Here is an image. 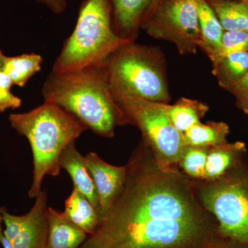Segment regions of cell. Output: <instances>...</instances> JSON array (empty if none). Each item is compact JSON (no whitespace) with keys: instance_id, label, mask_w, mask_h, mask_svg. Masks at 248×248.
Instances as JSON below:
<instances>
[{"instance_id":"6da1fadb","label":"cell","mask_w":248,"mask_h":248,"mask_svg":"<svg viewBox=\"0 0 248 248\" xmlns=\"http://www.w3.org/2000/svg\"><path fill=\"white\" fill-rule=\"evenodd\" d=\"M125 166L122 192L79 248H199L220 234L193 179L158 164L144 142Z\"/></svg>"},{"instance_id":"7a4b0ae2","label":"cell","mask_w":248,"mask_h":248,"mask_svg":"<svg viewBox=\"0 0 248 248\" xmlns=\"http://www.w3.org/2000/svg\"><path fill=\"white\" fill-rule=\"evenodd\" d=\"M45 102L62 107L97 135L112 138L125 125L123 112L111 93L105 66L78 71L52 72L42 88Z\"/></svg>"},{"instance_id":"3957f363","label":"cell","mask_w":248,"mask_h":248,"mask_svg":"<svg viewBox=\"0 0 248 248\" xmlns=\"http://www.w3.org/2000/svg\"><path fill=\"white\" fill-rule=\"evenodd\" d=\"M9 120L30 144L33 172L29 197L36 198L46 176L60 175V156L65 148L89 128L71 112L46 102L29 112L11 114Z\"/></svg>"},{"instance_id":"277c9868","label":"cell","mask_w":248,"mask_h":248,"mask_svg":"<svg viewBox=\"0 0 248 248\" xmlns=\"http://www.w3.org/2000/svg\"><path fill=\"white\" fill-rule=\"evenodd\" d=\"M110 0H85L76 28L55 60L53 73L105 66L111 55L133 42L121 37L112 24Z\"/></svg>"},{"instance_id":"5b68a950","label":"cell","mask_w":248,"mask_h":248,"mask_svg":"<svg viewBox=\"0 0 248 248\" xmlns=\"http://www.w3.org/2000/svg\"><path fill=\"white\" fill-rule=\"evenodd\" d=\"M246 155L218 179L194 180L201 204L222 236L248 246V160Z\"/></svg>"},{"instance_id":"8992f818","label":"cell","mask_w":248,"mask_h":248,"mask_svg":"<svg viewBox=\"0 0 248 248\" xmlns=\"http://www.w3.org/2000/svg\"><path fill=\"white\" fill-rule=\"evenodd\" d=\"M105 67L113 97L133 96L162 104L169 102L162 63L153 49L131 42L111 55Z\"/></svg>"},{"instance_id":"52a82bcc","label":"cell","mask_w":248,"mask_h":248,"mask_svg":"<svg viewBox=\"0 0 248 248\" xmlns=\"http://www.w3.org/2000/svg\"><path fill=\"white\" fill-rule=\"evenodd\" d=\"M114 99L123 112L125 125L133 124L141 130L143 141L158 164L177 167L185 147L184 136L170 122L164 104L133 96Z\"/></svg>"},{"instance_id":"ba28073f","label":"cell","mask_w":248,"mask_h":248,"mask_svg":"<svg viewBox=\"0 0 248 248\" xmlns=\"http://www.w3.org/2000/svg\"><path fill=\"white\" fill-rule=\"evenodd\" d=\"M140 27L172 42L183 55L195 53L201 41L197 0H161L148 9Z\"/></svg>"},{"instance_id":"9c48e42d","label":"cell","mask_w":248,"mask_h":248,"mask_svg":"<svg viewBox=\"0 0 248 248\" xmlns=\"http://www.w3.org/2000/svg\"><path fill=\"white\" fill-rule=\"evenodd\" d=\"M88 169L97 190L100 218L120 195L126 178V166L108 164L94 152L85 156Z\"/></svg>"},{"instance_id":"30bf717a","label":"cell","mask_w":248,"mask_h":248,"mask_svg":"<svg viewBox=\"0 0 248 248\" xmlns=\"http://www.w3.org/2000/svg\"><path fill=\"white\" fill-rule=\"evenodd\" d=\"M47 196L42 190L30 211L22 215V222L12 241L14 248H48Z\"/></svg>"},{"instance_id":"8fae6325","label":"cell","mask_w":248,"mask_h":248,"mask_svg":"<svg viewBox=\"0 0 248 248\" xmlns=\"http://www.w3.org/2000/svg\"><path fill=\"white\" fill-rule=\"evenodd\" d=\"M60 165L61 169L69 174L74 188L91 202L100 216L97 190L88 169L86 158L77 149L76 141L72 142L65 148L60 156Z\"/></svg>"},{"instance_id":"7c38bea8","label":"cell","mask_w":248,"mask_h":248,"mask_svg":"<svg viewBox=\"0 0 248 248\" xmlns=\"http://www.w3.org/2000/svg\"><path fill=\"white\" fill-rule=\"evenodd\" d=\"M153 0H110L114 29L118 35L134 41L143 16Z\"/></svg>"},{"instance_id":"4fadbf2b","label":"cell","mask_w":248,"mask_h":248,"mask_svg":"<svg viewBox=\"0 0 248 248\" xmlns=\"http://www.w3.org/2000/svg\"><path fill=\"white\" fill-rule=\"evenodd\" d=\"M48 248H79L88 237L64 213L48 207Z\"/></svg>"},{"instance_id":"5bb4252c","label":"cell","mask_w":248,"mask_h":248,"mask_svg":"<svg viewBox=\"0 0 248 248\" xmlns=\"http://www.w3.org/2000/svg\"><path fill=\"white\" fill-rule=\"evenodd\" d=\"M245 154L246 143L243 141L227 142L210 147L207 155L204 181L215 180L224 175Z\"/></svg>"},{"instance_id":"9a60e30c","label":"cell","mask_w":248,"mask_h":248,"mask_svg":"<svg viewBox=\"0 0 248 248\" xmlns=\"http://www.w3.org/2000/svg\"><path fill=\"white\" fill-rule=\"evenodd\" d=\"M197 2L201 32L199 46L210 58L221 48L225 30L207 0H197Z\"/></svg>"},{"instance_id":"2e32d148","label":"cell","mask_w":248,"mask_h":248,"mask_svg":"<svg viewBox=\"0 0 248 248\" xmlns=\"http://www.w3.org/2000/svg\"><path fill=\"white\" fill-rule=\"evenodd\" d=\"M63 213L88 236L94 232L100 220L99 213L91 202L75 188L65 201Z\"/></svg>"},{"instance_id":"e0dca14e","label":"cell","mask_w":248,"mask_h":248,"mask_svg":"<svg viewBox=\"0 0 248 248\" xmlns=\"http://www.w3.org/2000/svg\"><path fill=\"white\" fill-rule=\"evenodd\" d=\"M170 122L178 131L185 133L200 120L209 110L208 106L195 99L182 97L174 105L164 104Z\"/></svg>"},{"instance_id":"ac0fdd59","label":"cell","mask_w":248,"mask_h":248,"mask_svg":"<svg viewBox=\"0 0 248 248\" xmlns=\"http://www.w3.org/2000/svg\"><path fill=\"white\" fill-rule=\"evenodd\" d=\"M248 72V51L230 54L213 63V74L218 84L232 92Z\"/></svg>"},{"instance_id":"d6986e66","label":"cell","mask_w":248,"mask_h":248,"mask_svg":"<svg viewBox=\"0 0 248 248\" xmlns=\"http://www.w3.org/2000/svg\"><path fill=\"white\" fill-rule=\"evenodd\" d=\"M229 133V126L225 122H200L186 130L183 136L185 146L212 147L227 143Z\"/></svg>"},{"instance_id":"ffe728a7","label":"cell","mask_w":248,"mask_h":248,"mask_svg":"<svg viewBox=\"0 0 248 248\" xmlns=\"http://www.w3.org/2000/svg\"><path fill=\"white\" fill-rule=\"evenodd\" d=\"M225 31L248 30V1L207 0Z\"/></svg>"},{"instance_id":"44dd1931","label":"cell","mask_w":248,"mask_h":248,"mask_svg":"<svg viewBox=\"0 0 248 248\" xmlns=\"http://www.w3.org/2000/svg\"><path fill=\"white\" fill-rule=\"evenodd\" d=\"M42 62V57L35 53L5 56L2 71L11 78L14 85L24 87L32 76L40 72Z\"/></svg>"},{"instance_id":"7402d4cb","label":"cell","mask_w":248,"mask_h":248,"mask_svg":"<svg viewBox=\"0 0 248 248\" xmlns=\"http://www.w3.org/2000/svg\"><path fill=\"white\" fill-rule=\"evenodd\" d=\"M209 148L210 147H184L178 164L179 170L193 180H204Z\"/></svg>"},{"instance_id":"603a6c76","label":"cell","mask_w":248,"mask_h":248,"mask_svg":"<svg viewBox=\"0 0 248 248\" xmlns=\"http://www.w3.org/2000/svg\"><path fill=\"white\" fill-rule=\"evenodd\" d=\"M242 51H248V30L225 31L221 48L210 59L215 63L230 54Z\"/></svg>"},{"instance_id":"cb8c5ba5","label":"cell","mask_w":248,"mask_h":248,"mask_svg":"<svg viewBox=\"0 0 248 248\" xmlns=\"http://www.w3.org/2000/svg\"><path fill=\"white\" fill-rule=\"evenodd\" d=\"M12 80L6 73L0 71V113L8 109H16L22 105L20 98L11 93Z\"/></svg>"},{"instance_id":"d4e9b609","label":"cell","mask_w":248,"mask_h":248,"mask_svg":"<svg viewBox=\"0 0 248 248\" xmlns=\"http://www.w3.org/2000/svg\"><path fill=\"white\" fill-rule=\"evenodd\" d=\"M231 93L236 99V107L248 115V72Z\"/></svg>"},{"instance_id":"484cf974","label":"cell","mask_w":248,"mask_h":248,"mask_svg":"<svg viewBox=\"0 0 248 248\" xmlns=\"http://www.w3.org/2000/svg\"><path fill=\"white\" fill-rule=\"evenodd\" d=\"M199 248H248V246L228 239L219 234L208 244Z\"/></svg>"},{"instance_id":"4316f807","label":"cell","mask_w":248,"mask_h":248,"mask_svg":"<svg viewBox=\"0 0 248 248\" xmlns=\"http://www.w3.org/2000/svg\"><path fill=\"white\" fill-rule=\"evenodd\" d=\"M45 5L50 11L57 14H62L66 11L68 0H36Z\"/></svg>"},{"instance_id":"83f0119b","label":"cell","mask_w":248,"mask_h":248,"mask_svg":"<svg viewBox=\"0 0 248 248\" xmlns=\"http://www.w3.org/2000/svg\"><path fill=\"white\" fill-rule=\"evenodd\" d=\"M0 244L2 246L3 248H14L12 241L8 239L4 234V233L0 234Z\"/></svg>"},{"instance_id":"f1b7e54d","label":"cell","mask_w":248,"mask_h":248,"mask_svg":"<svg viewBox=\"0 0 248 248\" xmlns=\"http://www.w3.org/2000/svg\"><path fill=\"white\" fill-rule=\"evenodd\" d=\"M4 58L5 55H4V54L1 53V50H0V71H2V66L3 63H4Z\"/></svg>"},{"instance_id":"f546056e","label":"cell","mask_w":248,"mask_h":248,"mask_svg":"<svg viewBox=\"0 0 248 248\" xmlns=\"http://www.w3.org/2000/svg\"><path fill=\"white\" fill-rule=\"evenodd\" d=\"M1 210H2V208H0V234L3 233L2 228H1V222L3 221L2 212H1Z\"/></svg>"},{"instance_id":"4dcf8cb0","label":"cell","mask_w":248,"mask_h":248,"mask_svg":"<svg viewBox=\"0 0 248 248\" xmlns=\"http://www.w3.org/2000/svg\"><path fill=\"white\" fill-rule=\"evenodd\" d=\"M161 1V0H153V1H152L151 7V6H155V5L157 4L158 3H159Z\"/></svg>"},{"instance_id":"1f68e13d","label":"cell","mask_w":248,"mask_h":248,"mask_svg":"<svg viewBox=\"0 0 248 248\" xmlns=\"http://www.w3.org/2000/svg\"><path fill=\"white\" fill-rule=\"evenodd\" d=\"M237 1H248V0H237Z\"/></svg>"},{"instance_id":"d6a6232c","label":"cell","mask_w":248,"mask_h":248,"mask_svg":"<svg viewBox=\"0 0 248 248\" xmlns=\"http://www.w3.org/2000/svg\"></svg>"}]
</instances>
